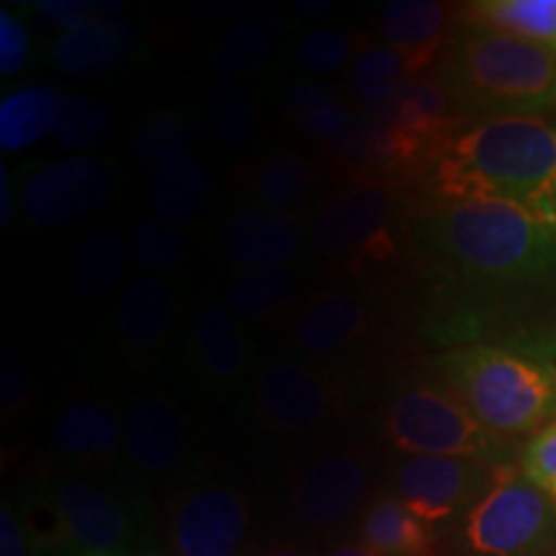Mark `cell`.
<instances>
[{
    "mask_svg": "<svg viewBox=\"0 0 556 556\" xmlns=\"http://www.w3.org/2000/svg\"><path fill=\"white\" fill-rule=\"evenodd\" d=\"M206 127L212 131L214 142L225 150L238 152L253 139L258 111L245 90L235 83H217L208 88L204 99Z\"/></svg>",
    "mask_w": 556,
    "mask_h": 556,
    "instance_id": "4dcf8cb0",
    "label": "cell"
},
{
    "mask_svg": "<svg viewBox=\"0 0 556 556\" xmlns=\"http://www.w3.org/2000/svg\"><path fill=\"white\" fill-rule=\"evenodd\" d=\"M197 139L199 131L191 119L176 114V111H157V114H150L148 119L139 122L135 139H131V150L148 168L157 170L173 160L189 157Z\"/></svg>",
    "mask_w": 556,
    "mask_h": 556,
    "instance_id": "f546056e",
    "label": "cell"
},
{
    "mask_svg": "<svg viewBox=\"0 0 556 556\" xmlns=\"http://www.w3.org/2000/svg\"><path fill=\"white\" fill-rule=\"evenodd\" d=\"M467 556H546L556 546V500L513 464H500L490 490L458 520Z\"/></svg>",
    "mask_w": 556,
    "mask_h": 556,
    "instance_id": "277c9868",
    "label": "cell"
},
{
    "mask_svg": "<svg viewBox=\"0 0 556 556\" xmlns=\"http://www.w3.org/2000/svg\"><path fill=\"white\" fill-rule=\"evenodd\" d=\"M510 464V462H507ZM500 464L458 456H409L394 469V497L435 526L464 516L490 490Z\"/></svg>",
    "mask_w": 556,
    "mask_h": 556,
    "instance_id": "52a82bcc",
    "label": "cell"
},
{
    "mask_svg": "<svg viewBox=\"0 0 556 556\" xmlns=\"http://www.w3.org/2000/svg\"><path fill=\"white\" fill-rule=\"evenodd\" d=\"M258 556H304V554L296 552V548H291V546H270Z\"/></svg>",
    "mask_w": 556,
    "mask_h": 556,
    "instance_id": "7dc6e473",
    "label": "cell"
},
{
    "mask_svg": "<svg viewBox=\"0 0 556 556\" xmlns=\"http://www.w3.org/2000/svg\"><path fill=\"white\" fill-rule=\"evenodd\" d=\"M330 556H379V554H374L366 544H343L332 548Z\"/></svg>",
    "mask_w": 556,
    "mask_h": 556,
    "instance_id": "f6af8a7d",
    "label": "cell"
},
{
    "mask_svg": "<svg viewBox=\"0 0 556 556\" xmlns=\"http://www.w3.org/2000/svg\"><path fill=\"white\" fill-rule=\"evenodd\" d=\"M0 556H31L24 523L9 505H3V510H0Z\"/></svg>",
    "mask_w": 556,
    "mask_h": 556,
    "instance_id": "b9f144b4",
    "label": "cell"
},
{
    "mask_svg": "<svg viewBox=\"0 0 556 556\" xmlns=\"http://www.w3.org/2000/svg\"><path fill=\"white\" fill-rule=\"evenodd\" d=\"M62 556H129L127 552H109V554H88V552H67Z\"/></svg>",
    "mask_w": 556,
    "mask_h": 556,
    "instance_id": "c3c4849f",
    "label": "cell"
},
{
    "mask_svg": "<svg viewBox=\"0 0 556 556\" xmlns=\"http://www.w3.org/2000/svg\"><path fill=\"white\" fill-rule=\"evenodd\" d=\"M114 197V168L101 157L75 155L31 170L21 189V214L34 227H62L99 212Z\"/></svg>",
    "mask_w": 556,
    "mask_h": 556,
    "instance_id": "9c48e42d",
    "label": "cell"
},
{
    "mask_svg": "<svg viewBox=\"0 0 556 556\" xmlns=\"http://www.w3.org/2000/svg\"><path fill=\"white\" fill-rule=\"evenodd\" d=\"M250 507L242 492L201 484L173 507L170 544L176 556H238L245 544Z\"/></svg>",
    "mask_w": 556,
    "mask_h": 556,
    "instance_id": "8fae6325",
    "label": "cell"
},
{
    "mask_svg": "<svg viewBox=\"0 0 556 556\" xmlns=\"http://www.w3.org/2000/svg\"><path fill=\"white\" fill-rule=\"evenodd\" d=\"M323 148L345 180L381 189H400L409 178L430 170L438 157L420 139L381 127L364 114L353 116L351 127Z\"/></svg>",
    "mask_w": 556,
    "mask_h": 556,
    "instance_id": "ba28073f",
    "label": "cell"
},
{
    "mask_svg": "<svg viewBox=\"0 0 556 556\" xmlns=\"http://www.w3.org/2000/svg\"><path fill=\"white\" fill-rule=\"evenodd\" d=\"M148 556H157V554H148Z\"/></svg>",
    "mask_w": 556,
    "mask_h": 556,
    "instance_id": "f907efd6",
    "label": "cell"
},
{
    "mask_svg": "<svg viewBox=\"0 0 556 556\" xmlns=\"http://www.w3.org/2000/svg\"><path fill=\"white\" fill-rule=\"evenodd\" d=\"M139 29L135 21L96 13L83 24L73 26L52 45L50 62L60 73L88 78L122 65L135 54Z\"/></svg>",
    "mask_w": 556,
    "mask_h": 556,
    "instance_id": "d6986e66",
    "label": "cell"
},
{
    "mask_svg": "<svg viewBox=\"0 0 556 556\" xmlns=\"http://www.w3.org/2000/svg\"><path fill=\"white\" fill-rule=\"evenodd\" d=\"M364 544L379 556H438L433 526L397 497H381L364 513Z\"/></svg>",
    "mask_w": 556,
    "mask_h": 556,
    "instance_id": "cb8c5ba5",
    "label": "cell"
},
{
    "mask_svg": "<svg viewBox=\"0 0 556 556\" xmlns=\"http://www.w3.org/2000/svg\"><path fill=\"white\" fill-rule=\"evenodd\" d=\"M358 39L343 29L319 26L302 34L294 47V62L309 75H328L345 65L356 52Z\"/></svg>",
    "mask_w": 556,
    "mask_h": 556,
    "instance_id": "e575fe53",
    "label": "cell"
},
{
    "mask_svg": "<svg viewBox=\"0 0 556 556\" xmlns=\"http://www.w3.org/2000/svg\"><path fill=\"white\" fill-rule=\"evenodd\" d=\"M62 96L47 86L21 88L0 103V148L21 152L37 144L58 119Z\"/></svg>",
    "mask_w": 556,
    "mask_h": 556,
    "instance_id": "83f0119b",
    "label": "cell"
},
{
    "mask_svg": "<svg viewBox=\"0 0 556 556\" xmlns=\"http://www.w3.org/2000/svg\"><path fill=\"white\" fill-rule=\"evenodd\" d=\"M191 358L199 379L217 392H232L248 371V345L238 317L222 302H204L191 319Z\"/></svg>",
    "mask_w": 556,
    "mask_h": 556,
    "instance_id": "ac0fdd59",
    "label": "cell"
},
{
    "mask_svg": "<svg viewBox=\"0 0 556 556\" xmlns=\"http://www.w3.org/2000/svg\"><path fill=\"white\" fill-rule=\"evenodd\" d=\"M178 319V294L157 276L135 278L114 309V330L131 353H152L168 343Z\"/></svg>",
    "mask_w": 556,
    "mask_h": 556,
    "instance_id": "ffe728a7",
    "label": "cell"
},
{
    "mask_svg": "<svg viewBox=\"0 0 556 556\" xmlns=\"http://www.w3.org/2000/svg\"><path fill=\"white\" fill-rule=\"evenodd\" d=\"M29 60V31L11 11L0 13V73L16 75Z\"/></svg>",
    "mask_w": 556,
    "mask_h": 556,
    "instance_id": "74e56055",
    "label": "cell"
},
{
    "mask_svg": "<svg viewBox=\"0 0 556 556\" xmlns=\"http://www.w3.org/2000/svg\"><path fill=\"white\" fill-rule=\"evenodd\" d=\"M451 397L505 441L556 422V366L500 345H456L435 361Z\"/></svg>",
    "mask_w": 556,
    "mask_h": 556,
    "instance_id": "3957f363",
    "label": "cell"
},
{
    "mask_svg": "<svg viewBox=\"0 0 556 556\" xmlns=\"http://www.w3.org/2000/svg\"><path fill=\"white\" fill-rule=\"evenodd\" d=\"M0 191H3V208H0V222H3V227L9 225V217H11V208H9V201H11V197H9V173H5V168L0 170Z\"/></svg>",
    "mask_w": 556,
    "mask_h": 556,
    "instance_id": "bcb514c9",
    "label": "cell"
},
{
    "mask_svg": "<svg viewBox=\"0 0 556 556\" xmlns=\"http://www.w3.org/2000/svg\"><path fill=\"white\" fill-rule=\"evenodd\" d=\"M283 34V21L274 13H255L229 26L225 37L214 47L212 62L214 73L235 78V75H245L250 70L261 67L270 54H274L278 39Z\"/></svg>",
    "mask_w": 556,
    "mask_h": 556,
    "instance_id": "4316f807",
    "label": "cell"
},
{
    "mask_svg": "<svg viewBox=\"0 0 556 556\" xmlns=\"http://www.w3.org/2000/svg\"><path fill=\"white\" fill-rule=\"evenodd\" d=\"M531 212L541 214V217H546L548 222H556V178H554V184L548 186V189L541 193L536 201H533Z\"/></svg>",
    "mask_w": 556,
    "mask_h": 556,
    "instance_id": "7bdbcfd3",
    "label": "cell"
},
{
    "mask_svg": "<svg viewBox=\"0 0 556 556\" xmlns=\"http://www.w3.org/2000/svg\"><path fill=\"white\" fill-rule=\"evenodd\" d=\"M34 9H37L41 16L50 18L52 24L62 26L65 31L83 24V21H88L90 16H96V13H103L101 3H80V0H37ZM103 16H106V13H103Z\"/></svg>",
    "mask_w": 556,
    "mask_h": 556,
    "instance_id": "60d3db41",
    "label": "cell"
},
{
    "mask_svg": "<svg viewBox=\"0 0 556 556\" xmlns=\"http://www.w3.org/2000/svg\"><path fill=\"white\" fill-rule=\"evenodd\" d=\"M296 294V274L291 268L240 270L227 283V307L235 317L268 325L287 315Z\"/></svg>",
    "mask_w": 556,
    "mask_h": 556,
    "instance_id": "484cf974",
    "label": "cell"
},
{
    "mask_svg": "<svg viewBox=\"0 0 556 556\" xmlns=\"http://www.w3.org/2000/svg\"><path fill=\"white\" fill-rule=\"evenodd\" d=\"M307 240L302 219L291 212H270L248 206L229 214L222 225L219 248L225 258L240 270L289 268Z\"/></svg>",
    "mask_w": 556,
    "mask_h": 556,
    "instance_id": "5bb4252c",
    "label": "cell"
},
{
    "mask_svg": "<svg viewBox=\"0 0 556 556\" xmlns=\"http://www.w3.org/2000/svg\"><path fill=\"white\" fill-rule=\"evenodd\" d=\"M114 127V111L88 96H62L52 135L62 148L88 150L101 144Z\"/></svg>",
    "mask_w": 556,
    "mask_h": 556,
    "instance_id": "1f68e13d",
    "label": "cell"
},
{
    "mask_svg": "<svg viewBox=\"0 0 556 556\" xmlns=\"http://www.w3.org/2000/svg\"><path fill=\"white\" fill-rule=\"evenodd\" d=\"M124 454L142 475L163 477L186 462L193 446L191 417L163 392L131 397L122 417Z\"/></svg>",
    "mask_w": 556,
    "mask_h": 556,
    "instance_id": "4fadbf2b",
    "label": "cell"
},
{
    "mask_svg": "<svg viewBox=\"0 0 556 556\" xmlns=\"http://www.w3.org/2000/svg\"><path fill=\"white\" fill-rule=\"evenodd\" d=\"M443 204L500 201L531 208L556 178V127L539 116H500L464 127L428 170Z\"/></svg>",
    "mask_w": 556,
    "mask_h": 556,
    "instance_id": "6da1fadb",
    "label": "cell"
},
{
    "mask_svg": "<svg viewBox=\"0 0 556 556\" xmlns=\"http://www.w3.org/2000/svg\"><path fill=\"white\" fill-rule=\"evenodd\" d=\"M340 402L338 374L309 361H270L253 387V413L274 435L319 430L338 415Z\"/></svg>",
    "mask_w": 556,
    "mask_h": 556,
    "instance_id": "8992f818",
    "label": "cell"
},
{
    "mask_svg": "<svg viewBox=\"0 0 556 556\" xmlns=\"http://www.w3.org/2000/svg\"><path fill=\"white\" fill-rule=\"evenodd\" d=\"M366 302L345 291H323L309 299L291 323L287 343L307 358H330L348 351L366 336Z\"/></svg>",
    "mask_w": 556,
    "mask_h": 556,
    "instance_id": "e0dca14e",
    "label": "cell"
},
{
    "mask_svg": "<svg viewBox=\"0 0 556 556\" xmlns=\"http://www.w3.org/2000/svg\"><path fill=\"white\" fill-rule=\"evenodd\" d=\"M129 245L116 229L101 227L75 242L70 253V289L83 302H96L122 283L129 266Z\"/></svg>",
    "mask_w": 556,
    "mask_h": 556,
    "instance_id": "603a6c76",
    "label": "cell"
},
{
    "mask_svg": "<svg viewBox=\"0 0 556 556\" xmlns=\"http://www.w3.org/2000/svg\"><path fill=\"white\" fill-rule=\"evenodd\" d=\"M296 13H302V16H325V13H330L332 9H336V3L332 0H296L294 3Z\"/></svg>",
    "mask_w": 556,
    "mask_h": 556,
    "instance_id": "ee69618b",
    "label": "cell"
},
{
    "mask_svg": "<svg viewBox=\"0 0 556 556\" xmlns=\"http://www.w3.org/2000/svg\"><path fill=\"white\" fill-rule=\"evenodd\" d=\"M458 18L541 47L556 41V0H479L462 5Z\"/></svg>",
    "mask_w": 556,
    "mask_h": 556,
    "instance_id": "d4e9b609",
    "label": "cell"
},
{
    "mask_svg": "<svg viewBox=\"0 0 556 556\" xmlns=\"http://www.w3.org/2000/svg\"><path fill=\"white\" fill-rule=\"evenodd\" d=\"M458 24V11L435 0H392L381 9L379 31L387 47L407 60L413 78H420L438 58H443Z\"/></svg>",
    "mask_w": 556,
    "mask_h": 556,
    "instance_id": "2e32d148",
    "label": "cell"
},
{
    "mask_svg": "<svg viewBox=\"0 0 556 556\" xmlns=\"http://www.w3.org/2000/svg\"><path fill=\"white\" fill-rule=\"evenodd\" d=\"M0 402H3V417L18 415L31 394V374L16 353H3V384H0Z\"/></svg>",
    "mask_w": 556,
    "mask_h": 556,
    "instance_id": "ab89813d",
    "label": "cell"
},
{
    "mask_svg": "<svg viewBox=\"0 0 556 556\" xmlns=\"http://www.w3.org/2000/svg\"><path fill=\"white\" fill-rule=\"evenodd\" d=\"M520 475L556 500V422L541 428L520 451Z\"/></svg>",
    "mask_w": 556,
    "mask_h": 556,
    "instance_id": "8d00e7d4",
    "label": "cell"
},
{
    "mask_svg": "<svg viewBox=\"0 0 556 556\" xmlns=\"http://www.w3.org/2000/svg\"><path fill=\"white\" fill-rule=\"evenodd\" d=\"M52 446L86 467H109L124 448V428L106 402L80 397L62 407L52 426Z\"/></svg>",
    "mask_w": 556,
    "mask_h": 556,
    "instance_id": "44dd1931",
    "label": "cell"
},
{
    "mask_svg": "<svg viewBox=\"0 0 556 556\" xmlns=\"http://www.w3.org/2000/svg\"><path fill=\"white\" fill-rule=\"evenodd\" d=\"M548 50H552V54H554V60H556V41H554V45H552V47H548Z\"/></svg>",
    "mask_w": 556,
    "mask_h": 556,
    "instance_id": "681fc988",
    "label": "cell"
},
{
    "mask_svg": "<svg viewBox=\"0 0 556 556\" xmlns=\"http://www.w3.org/2000/svg\"><path fill=\"white\" fill-rule=\"evenodd\" d=\"M315 184V168L309 160L294 155V152H276L263 160L250 176V193L255 206L270 208V212H291L299 201L307 199Z\"/></svg>",
    "mask_w": 556,
    "mask_h": 556,
    "instance_id": "f1b7e54d",
    "label": "cell"
},
{
    "mask_svg": "<svg viewBox=\"0 0 556 556\" xmlns=\"http://www.w3.org/2000/svg\"><path fill=\"white\" fill-rule=\"evenodd\" d=\"M368 492V462L356 448L317 456L291 492V513L309 531H330L358 513Z\"/></svg>",
    "mask_w": 556,
    "mask_h": 556,
    "instance_id": "7c38bea8",
    "label": "cell"
},
{
    "mask_svg": "<svg viewBox=\"0 0 556 556\" xmlns=\"http://www.w3.org/2000/svg\"><path fill=\"white\" fill-rule=\"evenodd\" d=\"M384 435L409 456H458L507 464L510 441L479 426L443 387H405L389 402Z\"/></svg>",
    "mask_w": 556,
    "mask_h": 556,
    "instance_id": "5b68a950",
    "label": "cell"
},
{
    "mask_svg": "<svg viewBox=\"0 0 556 556\" xmlns=\"http://www.w3.org/2000/svg\"><path fill=\"white\" fill-rule=\"evenodd\" d=\"M129 250L139 266L155 270V274H165V270L180 268L189 258V240L178 227L165 225L157 217H148L131 227Z\"/></svg>",
    "mask_w": 556,
    "mask_h": 556,
    "instance_id": "836d02e7",
    "label": "cell"
},
{
    "mask_svg": "<svg viewBox=\"0 0 556 556\" xmlns=\"http://www.w3.org/2000/svg\"><path fill=\"white\" fill-rule=\"evenodd\" d=\"M50 495L65 520L70 552H124L131 539V518L119 500L101 486L62 479Z\"/></svg>",
    "mask_w": 556,
    "mask_h": 556,
    "instance_id": "9a60e30c",
    "label": "cell"
},
{
    "mask_svg": "<svg viewBox=\"0 0 556 556\" xmlns=\"http://www.w3.org/2000/svg\"><path fill=\"white\" fill-rule=\"evenodd\" d=\"M413 78L407 60L392 47H371L353 62L351 86L361 106L384 101Z\"/></svg>",
    "mask_w": 556,
    "mask_h": 556,
    "instance_id": "d6a6232c",
    "label": "cell"
},
{
    "mask_svg": "<svg viewBox=\"0 0 556 556\" xmlns=\"http://www.w3.org/2000/svg\"><path fill=\"white\" fill-rule=\"evenodd\" d=\"M24 523L26 536H29L31 548H37L39 554H54V552H70V539L62 513L54 505L50 492L41 497H34L24 507Z\"/></svg>",
    "mask_w": 556,
    "mask_h": 556,
    "instance_id": "d590c367",
    "label": "cell"
},
{
    "mask_svg": "<svg viewBox=\"0 0 556 556\" xmlns=\"http://www.w3.org/2000/svg\"><path fill=\"white\" fill-rule=\"evenodd\" d=\"M214 193V178L193 155L152 170L150 204L165 225L186 227L201 217Z\"/></svg>",
    "mask_w": 556,
    "mask_h": 556,
    "instance_id": "7402d4cb",
    "label": "cell"
},
{
    "mask_svg": "<svg viewBox=\"0 0 556 556\" xmlns=\"http://www.w3.org/2000/svg\"><path fill=\"white\" fill-rule=\"evenodd\" d=\"M338 99L340 96H336V90L330 86L302 80V83H294V86L283 93V109H287L289 119L299 124L302 119H307V116L315 114V111L336 103Z\"/></svg>",
    "mask_w": 556,
    "mask_h": 556,
    "instance_id": "f35d334b",
    "label": "cell"
},
{
    "mask_svg": "<svg viewBox=\"0 0 556 556\" xmlns=\"http://www.w3.org/2000/svg\"><path fill=\"white\" fill-rule=\"evenodd\" d=\"M394 189L353 186L319 208L307 229V240L325 255L384 258L392 250L389 222L394 217Z\"/></svg>",
    "mask_w": 556,
    "mask_h": 556,
    "instance_id": "30bf717a",
    "label": "cell"
},
{
    "mask_svg": "<svg viewBox=\"0 0 556 556\" xmlns=\"http://www.w3.org/2000/svg\"><path fill=\"white\" fill-rule=\"evenodd\" d=\"M435 80L464 119L536 116L556 109V60L548 47L458 18Z\"/></svg>",
    "mask_w": 556,
    "mask_h": 556,
    "instance_id": "7a4b0ae2",
    "label": "cell"
}]
</instances>
